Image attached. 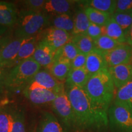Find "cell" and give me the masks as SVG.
<instances>
[{
  "mask_svg": "<svg viewBox=\"0 0 132 132\" xmlns=\"http://www.w3.org/2000/svg\"><path fill=\"white\" fill-rule=\"evenodd\" d=\"M29 38H16L0 47V67L15 64L19 52Z\"/></svg>",
  "mask_w": 132,
  "mask_h": 132,
  "instance_id": "9",
  "label": "cell"
},
{
  "mask_svg": "<svg viewBox=\"0 0 132 132\" xmlns=\"http://www.w3.org/2000/svg\"><path fill=\"white\" fill-rule=\"evenodd\" d=\"M84 10L90 22L97 25L105 26L111 18V15L110 14L93 8L85 7Z\"/></svg>",
  "mask_w": 132,
  "mask_h": 132,
  "instance_id": "27",
  "label": "cell"
},
{
  "mask_svg": "<svg viewBox=\"0 0 132 132\" xmlns=\"http://www.w3.org/2000/svg\"><path fill=\"white\" fill-rule=\"evenodd\" d=\"M71 41L73 43L80 53L87 55L95 49L94 40L86 34L72 36Z\"/></svg>",
  "mask_w": 132,
  "mask_h": 132,
  "instance_id": "21",
  "label": "cell"
},
{
  "mask_svg": "<svg viewBox=\"0 0 132 132\" xmlns=\"http://www.w3.org/2000/svg\"><path fill=\"white\" fill-rule=\"evenodd\" d=\"M86 54L79 53L78 55L71 61V66L72 69L85 68L86 62Z\"/></svg>",
  "mask_w": 132,
  "mask_h": 132,
  "instance_id": "35",
  "label": "cell"
},
{
  "mask_svg": "<svg viewBox=\"0 0 132 132\" xmlns=\"http://www.w3.org/2000/svg\"><path fill=\"white\" fill-rule=\"evenodd\" d=\"M32 82H36L40 86L59 94L65 89L64 82L57 80L47 69L40 70L33 77Z\"/></svg>",
  "mask_w": 132,
  "mask_h": 132,
  "instance_id": "10",
  "label": "cell"
},
{
  "mask_svg": "<svg viewBox=\"0 0 132 132\" xmlns=\"http://www.w3.org/2000/svg\"><path fill=\"white\" fill-rule=\"evenodd\" d=\"M37 43L34 37L29 38L28 40L21 46L20 49L15 63L16 64L29 58H31L34 54L37 47Z\"/></svg>",
  "mask_w": 132,
  "mask_h": 132,
  "instance_id": "26",
  "label": "cell"
},
{
  "mask_svg": "<svg viewBox=\"0 0 132 132\" xmlns=\"http://www.w3.org/2000/svg\"><path fill=\"white\" fill-rule=\"evenodd\" d=\"M82 4L85 7H91L112 15L116 12V0H89L82 1Z\"/></svg>",
  "mask_w": 132,
  "mask_h": 132,
  "instance_id": "22",
  "label": "cell"
},
{
  "mask_svg": "<svg viewBox=\"0 0 132 132\" xmlns=\"http://www.w3.org/2000/svg\"><path fill=\"white\" fill-rule=\"evenodd\" d=\"M77 121V132H106L108 113L90 100L83 88L65 87Z\"/></svg>",
  "mask_w": 132,
  "mask_h": 132,
  "instance_id": "1",
  "label": "cell"
},
{
  "mask_svg": "<svg viewBox=\"0 0 132 132\" xmlns=\"http://www.w3.org/2000/svg\"><path fill=\"white\" fill-rule=\"evenodd\" d=\"M94 44L95 49L103 53L110 52L121 44L106 35H102L99 37L94 40Z\"/></svg>",
  "mask_w": 132,
  "mask_h": 132,
  "instance_id": "29",
  "label": "cell"
},
{
  "mask_svg": "<svg viewBox=\"0 0 132 132\" xmlns=\"http://www.w3.org/2000/svg\"><path fill=\"white\" fill-rule=\"evenodd\" d=\"M86 34L94 40H96L99 37L104 35V27L90 23L87 29Z\"/></svg>",
  "mask_w": 132,
  "mask_h": 132,
  "instance_id": "34",
  "label": "cell"
},
{
  "mask_svg": "<svg viewBox=\"0 0 132 132\" xmlns=\"http://www.w3.org/2000/svg\"><path fill=\"white\" fill-rule=\"evenodd\" d=\"M74 28L72 36L86 34L90 23L84 9H78L73 16Z\"/></svg>",
  "mask_w": 132,
  "mask_h": 132,
  "instance_id": "23",
  "label": "cell"
},
{
  "mask_svg": "<svg viewBox=\"0 0 132 132\" xmlns=\"http://www.w3.org/2000/svg\"><path fill=\"white\" fill-rule=\"evenodd\" d=\"M90 77L85 68L72 69L65 80V87L75 86L84 88Z\"/></svg>",
  "mask_w": 132,
  "mask_h": 132,
  "instance_id": "17",
  "label": "cell"
},
{
  "mask_svg": "<svg viewBox=\"0 0 132 132\" xmlns=\"http://www.w3.org/2000/svg\"><path fill=\"white\" fill-rule=\"evenodd\" d=\"M7 27H6V26L0 25V39H1V38L3 37V34H4V33L6 32V31H7Z\"/></svg>",
  "mask_w": 132,
  "mask_h": 132,
  "instance_id": "39",
  "label": "cell"
},
{
  "mask_svg": "<svg viewBox=\"0 0 132 132\" xmlns=\"http://www.w3.org/2000/svg\"><path fill=\"white\" fill-rule=\"evenodd\" d=\"M54 53L47 41L43 39L37 43V47L32 56L41 67H45L47 69L50 68L53 62Z\"/></svg>",
  "mask_w": 132,
  "mask_h": 132,
  "instance_id": "13",
  "label": "cell"
},
{
  "mask_svg": "<svg viewBox=\"0 0 132 132\" xmlns=\"http://www.w3.org/2000/svg\"><path fill=\"white\" fill-rule=\"evenodd\" d=\"M52 107L57 119L64 126L71 132H77L75 114L65 89L58 94L52 103Z\"/></svg>",
  "mask_w": 132,
  "mask_h": 132,
  "instance_id": "6",
  "label": "cell"
},
{
  "mask_svg": "<svg viewBox=\"0 0 132 132\" xmlns=\"http://www.w3.org/2000/svg\"><path fill=\"white\" fill-rule=\"evenodd\" d=\"M36 132H71L62 124L57 117L50 112L41 114Z\"/></svg>",
  "mask_w": 132,
  "mask_h": 132,
  "instance_id": "11",
  "label": "cell"
},
{
  "mask_svg": "<svg viewBox=\"0 0 132 132\" xmlns=\"http://www.w3.org/2000/svg\"><path fill=\"white\" fill-rule=\"evenodd\" d=\"M59 50L61 53V58L66 59L70 62L80 53L78 50L71 40L63 47L59 48Z\"/></svg>",
  "mask_w": 132,
  "mask_h": 132,
  "instance_id": "31",
  "label": "cell"
},
{
  "mask_svg": "<svg viewBox=\"0 0 132 132\" xmlns=\"http://www.w3.org/2000/svg\"><path fill=\"white\" fill-rule=\"evenodd\" d=\"M127 43L130 45H132V23L127 37Z\"/></svg>",
  "mask_w": 132,
  "mask_h": 132,
  "instance_id": "38",
  "label": "cell"
},
{
  "mask_svg": "<svg viewBox=\"0 0 132 132\" xmlns=\"http://www.w3.org/2000/svg\"><path fill=\"white\" fill-rule=\"evenodd\" d=\"M18 15L14 3L0 1V25L6 27L13 26L17 22Z\"/></svg>",
  "mask_w": 132,
  "mask_h": 132,
  "instance_id": "16",
  "label": "cell"
},
{
  "mask_svg": "<svg viewBox=\"0 0 132 132\" xmlns=\"http://www.w3.org/2000/svg\"><path fill=\"white\" fill-rule=\"evenodd\" d=\"M83 89L95 105L108 112L116 92L108 68L92 75Z\"/></svg>",
  "mask_w": 132,
  "mask_h": 132,
  "instance_id": "2",
  "label": "cell"
},
{
  "mask_svg": "<svg viewBox=\"0 0 132 132\" xmlns=\"http://www.w3.org/2000/svg\"><path fill=\"white\" fill-rule=\"evenodd\" d=\"M104 57L108 68L122 64H132V45L128 43L120 44L104 54Z\"/></svg>",
  "mask_w": 132,
  "mask_h": 132,
  "instance_id": "8",
  "label": "cell"
},
{
  "mask_svg": "<svg viewBox=\"0 0 132 132\" xmlns=\"http://www.w3.org/2000/svg\"><path fill=\"white\" fill-rule=\"evenodd\" d=\"M50 22L47 14L28 10L19 12L18 26L15 31L16 38H31L40 32Z\"/></svg>",
  "mask_w": 132,
  "mask_h": 132,
  "instance_id": "4",
  "label": "cell"
},
{
  "mask_svg": "<svg viewBox=\"0 0 132 132\" xmlns=\"http://www.w3.org/2000/svg\"><path fill=\"white\" fill-rule=\"evenodd\" d=\"M111 17L122 28L127 37H128L132 23V11L115 12L112 15Z\"/></svg>",
  "mask_w": 132,
  "mask_h": 132,
  "instance_id": "28",
  "label": "cell"
},
{
  "mask_svg": "<svg viewBox=\"0 0 132 132\" xmlns=\"http://www.w3.org/2000/svg\"><path fill=\"white\" fill-rule=\"evenodd\" d=\"M71 69V62L61 58L53 62L52 65L47 70L57 80L64 82L65 81Z\"/></svg>",
  "mask_w": 132,
  "mask_h": 132,
  "instance_id": "19",
  "label": "cell"
},
{
  "mask_svg": "<svg viewBox=\"0 0 132 132\" xmlns=\"http://www.w3.org/2000/svg\"><path fill=\"white\" fill-rule=\"evenodd\" d=\"M45 1V0H26L23 1V4L26 7V10L42 12Z\"/></svg>",
  "mask_w": 132,
  "mask_h": 132,
  "instance_id": "33",
  "label": "cell"
},
{
  "mask_svg": "<svg viewBox=\"0 0 132 132\" xmlns=\"http://www.w3.org/2000/svg\"><path fill=\"white\" fill-rule=\"evenodd\" d=\"M114 102L124 105L132 111V81L117 90Z\"/></svg>",
  "mask_w": 132,
  "mask_h": 132,
  "instance_id": "24",
  "label": "cell"
},
{
  "mask_svg": "<svg viewBox=\"0 0 132 132\" xmlns=\"http://www.w3.org/2000/svg\"><path fill=\"white\" fill-rule=\"evenodd\" d=\"M72 35L70 33L62 29L50 27L46 29L44 39L47 41L53 51L56 52L70 41Z\"/></svg>",
  "mask_w": 132,
  "mask_h": 132,
  "instance_id": "14",
  "label": "cell"
},
{
  "mask_svg": "<svg viewBox=\"0 0 132 132\" xmlns=\"http://www.w3.org/2000/svg\"><path fill=\"white\" fill-rule=\"evenodd\" d=\"M4 77L5 75H4V74H3L1 67H0V91L2 89L3 86H4Z\"/></svg>",
  "mask_w": 132,
  "mask_h": 132,
  "instance_id": "37",
  "label": "cell"
},
{
  "mask_svg": "<svg viewBox=\"0 0 132 132\" xmlns=\"http://www.w3.org/2000/svg\"><path fill=\"white\" fill-rule=\"evenodd\" d=\"M52 27L62 29L72 35L74 28L73 18L69 14L55 15L52 21Z\"/></svg>",
  "mask_w": 132,
  "mask_h": 132,
  "instance_id": "25",
  "label": "cell"
},
{
  "mask_svg": "<svg viewBox=\"0 0 132 132\" xmlns=\"http://www.w3.org/2000/svg\"><path fill=\"white\" fill-rule=\"evenodd\" d=\"M104 54L105 53L94 49L87 55L85 68L90 77L103 69L108 68Z\"/></svg>",
  "mask_w": 132,
  "mask_h": 132,
  "instance_id": "15",
  "label": "cell"
},
{
  "mask_svg": "<svg viewBox=\"0 0 132 132\" xmlns=\"http://www.w3.org/2000/svg\"><path fill=\"white\" fill-rule=\"evenodd\" d=\"M40 69L32 57L19 62L5 75L4 87L13 92L23 90Z\"/></svg>",
  "mask_w": 132,
  "mask_h": 132,
  "instance_id": "3",
  "label": "cell"
},
{
  "mask_svg": "<svg viewBox=\"0 0 132 132\" xmlns=\"http://www.w3.org/2000/svg\"><path fill=\"white\" fill-rule=\"evenodd\" d=\"M73 3V1L68 0H47L44 4L43 12L55 15L69 14Z\"/></svg>",
  "mask_w": 132,
  "mask_h": 132,
  "instance_id": "18",
  "label": "cell"
},
{
  "mask_svg": "<svg viewBox=\"0 0 132 132\" xmlns=\"http://www.w3.org/2000/svg\"><path fill=\"white\" fill-rule=\"evenodd\" d=\"M107 113L111 132H132V111L127 107L113 101Z\"/></svg>",
  "mask_w": 132,
  "mask_h": 132,
  "instance_id": "5",
  "label": "cell"
},
{
  "mask_svg": "<svg viewBox=\"0 0 132 132\" xmlns=\"http://www.w3.org/2000/svg\"><path fill=\"white\" fill-rule=\"evenodd\" d=\"M12 125V114L0 113V132H11Z\"/></svg>",
  "mask_w": 132,
  "mask_h": 132,
  "instance_id": "32",
  "label": "cell"
},
{
  "mask_svg": "<svg viewBox=\"0 0 132 132\" xmlns=\"http://www.w3.org/2000/svg\"><path fill=\"white\" fill-rule=\"evenodd\" d=\"M116 89H119L132 81V64H122L109 67Z\"/></svg>",
  "mask_w": 132,
  "mask_h": 132,
  "instance_id": "12",
  "label": "cell"
},
{
  "mask_svg": "<svg viewBox=\"0 0 132 132\" xmlns=\"http://www.w3.org/2000/svg\"><path fill=\"white\" fill-rule=\"evenodd\" d=\"M132 11V0H118L116 1V12Z\"/></svg>",
  "mask_w": 132,
  "mask_h": 132,
  "instance_id": "36",
  "label": "cell"
},
{
  "mask_svg": "<svg viewBox=\"0 0 132 132\" xmlns=\"http://www.w3.org/2000/svg\"><path fill=\"white\" fill-rule=\"evenodd\" d=\"M104 27V35H106L120 44L127 43V37L122 28L113 18Z\"/></svg>",
  "mask_w": 132,
  "mask_h": 132,
  "instance_id": "20",
  "label": "cell"
},
{
  "mask_svg": "<svg viewBox=\"0 0 132 132\" xmlns=\"http://www.w3.org/2000/svg\"><path fill=\"white\" fill-rule=\"evenodd\" d=\"M12 125L11 132H26L25 116L22 110L12 111Z\"/></svg>",
  "mask_w": 132,
  "mask_h": 132,
  "instance_id": "30",
  "label": "cell"
},
{
  "mask_svg": "<svg viewBox=\"0 0 132 132\" xmlns=\"http://www.w3.org/2000/svg\"><path fill=\"white\" fill-rule=\"evenodd\" d=\"M23 94L31 103L37 105L52 103L58 95L56 92L44 88L32 81L23 90Z\"/></svg>",
  "mask_w": 132,
  "mask_h": 132,
  "instance_id": "7",
  "label": "cell"
}]
</instances>
